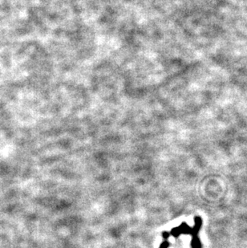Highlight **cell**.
I'll use <instances>...</instances> for the list:
<instances>
[{"mask_svg":"<svg viewBox=\"0 0 247 248\" xmlns=\"http://www.w3.org/2000/svg\"><path fill=\"white\" fill-rule=\"evenodd\" d=\"M169 246V243L168 241H164L161 244L160 248H168Z\"/></svg>","mask_w":247,"mask_h":248,"instance_id":"obj_1","label":"cell"},{"mask_svg":"<svg viewBox=\"0 0 247 248\" xmlns=\"http://www.w3.org/2000/svg\"><path fill=\"white\" fill-rule=\"evenodd\" d=\"M169 234H170L169 233H168L167 231H164V232H163V233H162V236H163V238H164L165 240H167V239H169Z\"/></svg>","mask_w":247,"mask_h":248,"instance_id":"obj_2","label":"cell"}]
</instances>
